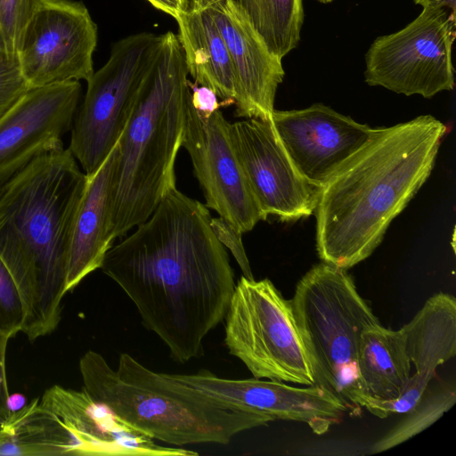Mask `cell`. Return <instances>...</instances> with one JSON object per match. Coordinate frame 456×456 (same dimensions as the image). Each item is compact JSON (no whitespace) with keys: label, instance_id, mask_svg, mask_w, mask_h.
<instances>
[{"label":"cell","instance_id":"6da1fadb","mask_svg":"<svg viewBox=\"0 0 456 456\" xmlns=\"http://www.w3.org/2000/svg\"><path fill=\"white\" fill-rule=\"evenodd\" d=\"M210 220L206 205L173 188L132 234L112 245L100 268L181 363L202 354L203 340L224 321L235 287Z\"/></svg>","mask_w":456,"mask_h":456},{"label":"cell","instance_id":"7a4b0ae2","mask_svg":"<svg viewBox=\"0 0 456 456\" xmlns=\"http://www.w3.org/2000/svg\"><path fill=\"white\" fill-rule=\"evenodd\" d=\"M446 133L431 115L376 128L322 187L315 211L322 262L346 270L371 255L430 175Z\"/></svg>","mask_w":456,"mask_h":456},{"label":"cell","instance_id":"3957f363","mask_svg":"<svg viewBox=\"0 0 456 456\" xmlns=\"http://www.w3.org/2000/svg\"><path fill=\"white\" fill-rule=\"evenodd\" d=\"M86 181L62 147L37 157L0 189V259L20 292L21 332L30 342L53 333L61 322L73 226Z\"/></svg>","mask_w":456,"mask_h":456},{"label":"cell","instance_id":"277c9868","mask_svg":"<svg viewBox=\"0 0 456 456\" xmlns=\"http://www.w3.org/2000/svg\"><path fill=\"white\" fill-rule=\"evenodd\" d=\"M188 75L178 36L162 34L116 144L110 210L114 240L148 219L175 188V165L191 95Z\"/></svg>","mask_w":456,"mask_h":456},{"label":"cell","instance_id":"5b68a950","mask_svg":"<svg viewBox=\"0 0 456 456\" xmlns=\"http://www.w3.org/2000/svg\"><path fill=\"white\" fill-rule=\"evenodd\" d=\"M83 388L136 430L168 444H227L239 433L274 419L229 404L159 373L127 353L113 370L94 350L79 360Z\"/></svg>","mask_w":456,"mask_h":456},{"label":"cell","instance_id":"8992f818","mask_svg":"<svg viewBox=\"0 0 456 456\" xmlns=\"http://www.w3.org/2000/svg\"><path fill=\"white\" fill-rule=\"evenodd\" d=\"M291 306L314 385L337 396L357 415V359L362 333L380 324L345 269L313 266L297 284Z\"/></svg>","mask_w":456,"mask_h":456},{"label":"cell","instance_id":"52a82bcc","mask_svg":"<svg viewBox=\"0 0 456 456\" xmlns=\"http://www.w3.org/2000/svg\"><path fill=\"white\" fill-rule=\"evenodd\" d=\"M224 344L254 378L313 386L291 306L269 279L241 276L225 316Z\"/></svg>","mask_w":456,"mask_h":456},{"label":"cell","instance_id":"ba28073f","mask_svg":"<svg viewBox=\"0 0 456 456\" xmlns=\"http://www.w3.org/2000/svg\"><path fill=\"white\" fill-rule=\"evenodd\" d=\"M161 40L162 35L144 32L118 41L107 62L86 81L69 147L86 176L97 172L117 144Z\"/></svg>","mask_w":456,"mask_h":456},{"label":"cell","instance_id":"9c48e42d","mask_svg":"<svg viewBox=\"0 0 456 456\" xmlns=\"http://www.w3.org/2000/svg\"><path fill=\"white\" fill-rule=\"evenodd\" d=\"M456 14L423 8L401 30L377 37L365 54V81L407 96L431 98L454 86Z\"/></svg>","mask_w":456,"mask_h":456},{"label":"cell","instance_id":"30bf717a","mask_svg":"<svg viewBox=\"0 0 456 456\" xmlns=\"http://www.w3.org/2000/svg\"><path fill=\"white\" fill-rule=\"evenodd\" d=\"M96 44L97 27L81 2L39 0L16 54L28 87L87 81Z\"/></svg>","mask_w":456,"mask_h":456},{"label":"cell","instance_id":"8fae6325","mask_svg":"<svg viewBox=\"0 0 456 456\" xmlns=\"http://www.w3.org/2000/svg\"><path fill=\"white\" fill-rule=\"evenodd\" d=\"M229 124L219 110L208 118L201 117L189 100L182 146L191 159L206 207L243 233L267 216L255 200L233 150Z\"/></svg>","mask_w":456,"mask_h":456},{"label":"cell","instance_id":"7c38bea8","mask_svg":"<svg viewBox=\"0 0 456 456\" xmlns=\"http://www.w3.org/2000/svg\"><path fill=\"white\" fill-rule=\"evenodd\" d=\"M230 139L263 213L296 221L316 209L322 188L296 169L271 120L246 118L229 124Z\"/></svg>","mask_w":456,"mask_h":456},{"label":"cell","instance_id":"4fadbf2b","mask_svg":"<svg viewBox=\"0 0 456 456\" xmlns=\"http://www.w3.org/2000/svg\"><path fill=\"white\" fill-rule=\"evenodd\" d=\"M80 94L77 80L28 88L0 118V189L39 155L63 147Z\"/></svg>","mask_w":456,"mask_h":456},{"label":"cell","instance_id":"5bb4252c","mask_svg":"<svg viewBox=\"0 0 456 456\" xmlns=\"http://www.w3.org/2000/svg\"><path fill=\"white\" fill-rule=\"evenodd\" d=\"M271 121L296 169L320 188L376 130L319 103L302 110H274Z\"/></svg>","mask_w":456,"mask_h":456},{"label":"cell","instance_id":"9a60e30c","mask_svg":"<svg viewBox=\"0 0 456 456\" xmlns=\"http://www.w3.org/2000/svg\"><path fill=\"white\" fill-rule=\"evenodd\" d=\"M170 376L216 400L268 415L274 420L305 423L316 435L325 434L349 413L337 396L315 385L297 387L271 379H225L205 370Z\"/></svg>","mask_w":456,"mask_h":456},{"label":"cell","instance_id":"2e32d148","mask_svg":"<svg viewBox=\"0 0 456 456\" xmlns=\"http://www.w3.org/2000/svg\"><path fill=\"white\" fill-rule=\"evenodd\" d=\"M40 405L61 423L73 443V455L194 456L198 452L158 444L94 399L84 388L54 385Z\"/></svg>","mask_w":456,"mask_h":456},{"label":"cell","instance_id":"e0dca14e","mask_svg":"<svg viewBox=\"0 0 456 456\" xmlns=\"http://www.w3.org/2000/svg\"><path fill=\"white\" fill-rule=\"evenodd\" d=\"M229 52L235 76L236 115L271 120L285 72L274 55L231 0H203Z\"/></svg>","mask_w":456,"mask_h":456},{"label":"cell","instance_id":"ac0fdd59","mask_svg":"<svg viewBox=\"0 0 456 456\" xmlns=\"http://www.w3.org/2000/svg\"><path fill=\"white\" fill-rule=\"evenodd\" d=\"M117 147L112 149L97 172L88 177L71 236L66 291L73 290L88 274L101 268L112 247L110 210Z\"/></svg>","mask_w":456,"mask_h":456},{"label":"cell","instance_id":"d6986e66","mask_svg":"<svg viewBox=\"0 0 456 456\" xmlns=\"http://www.w3.org/2000/svg\"><path fill=\"white\" fill-rule=\"evenodd\" d=\"M175 20L188 73L196 84L211 88L225 102L234 103L236 84L232 60L203 0H191Z\"/></svg>","mask_w":456,"mask_h":456},{"label":"cell","instance_id":"ffe728a7","mask_svg":"<svg viewBox=\"0 0 456 456\" xmlns=\"http://www.w3.org/2000/svg\"><path fill=\"white\" fill-rule=\"evenodd\" d=\"M411 364L400 330L380 324L369 328L361 337L358 351L361 395L380 400L396 398L409 381Z\"/></svg>","mask_w":456,"mask_h":456},{"label":"cell","instance_id":"44dd1931","mask_svg":"<svg viewBox=\"0 0 456 456\" xmlns=\"http://www.w3.org/2000/svg\"><path fill=\"white\" fill-rule=\"evenodd\" d=\"M415 371L435 376L438 366L456 354V299L445 292L429 297L400 329Z\"/></svg>","mask_w":456,"mask_h":456},{"label":"cell","instance_id":"7402d4cb","mask_svg":"<svg viewBox=\"0 0 456 456\" xmlns=\"http://www.w3.org/2000/svg\"><path fill=\"white\" fill-rule=\"evenodd\" d=\"M3 427L7 432L0 455H73V443L61 423L35 398L12 411Z\"/></svg>","mask_w":456,"mask_h":456},{"label":"cell","instance_id":"603a6c76","mask_svg":"<svg viewBox=\"0 0 456 456\" xmlns=\"http://www.w3.org/2000/svg\"><path fill=\"white\" fill-rule=\"evenodd\" d=\"M268 49L282 59L300 41L302 0H231Z\"/></svg>","mask_w":456,"mask_h":456},{"label":"cell","instance_id":"cb8c5ba5","mask_svg":"<svg viewBox=\"0 0 456 456\" xmlns=\"http://www.w3.org/2000/svg\"><path fill=\"white\" fill-rule=\"evenodd\" d=\"M455 402L454 387H443L435 391L426 389L415 407L406 413V418L374 443L370 452L387 451L415 436L438 420Z\"/></svg>","mask_w":456,"mask_h":456},{"label":"cell","instance_id":"d4e9b609","mask_svg":"<svg viewBox=\"0 0 456 456\" xmlns=\"http://www.w3.org/2000/svg\"><path fill=\"white\" fill-rule=\"evenodd\" d=\"M431 375L414 372L399 396L391 400H380L370 397L364 394L357 399L360 408H365L368 411L380 419L387 418L392 414H406L411 411L421 399L428 388Z\"/></svg>","mask_w":456,"mask_h":456},{"label":"cell","instance_id":"484cf974","mask_svg":"<svg viewBox=\"0 0 456 456\" xmlns=\"http://www.w3.org/2000/svg\"><path fill=\"white\" fill-rule=\"evenodd\" d=\"M39 0H0V38L6 54L16 56L22 35Z\"/></svg>","mask_w":456,"mask_h":456},{"label":"cell","instance_id":"4316f807","mask_svg":"<svg viewBox=\"0 0 456 456\" xmlns=\"http://www.w3.org/2000/svg\"><path fill=\"white\" fill-rule=\"evenodd\" d=\"M24 309L18 288L0 259V330L10 339L21 332Z\"/></svg>","mask_w":456,"mask_h":456},{"label":"cell","instance_id":"83f0119b","mask_svg":"<svg viewBox=\"0 0 456 456\" xmlns=\"http://www.w3.org/2000/svg\"><path fill=\"white\" fill-rule=\"evenodd\" d=\"M28 89L19 68L17 56L0 54V118Z\"/></svg>","mask_w":456,"mask_h":456},{"label":"cell","instance_id":"f1b7e54d","mask_svg":"<svg viewBox=\"0 0 456 456\" xmlns=\"http://www.w3.org/2000/svg\"><path fill=\"white\" fill-rule=\"evenodd\" d=\"M210 225L217 240L232 254L243 276L248 279H254L249 261L242 243V233L221 216L211 217Z\"/></svg>","mask_w":456,"mask_h":456},{"label":"cell","instance_id":"f546056e","mask_svg":"<svg viewBox=\"0 0 456 456\" xmlns=\"http://www.w3.org/2000/svg\"><path fill=\"white\" fill-rule=\"evenodd\" d=\"M191 91V104L193 109L204 118L210 117L215 111L219 110L220 103L218 96L209 87L198 86L189 81Z\"/></svg>","mask_w":456,"mask_h":456},{"label":"cell","instance_id":"4dcf8cb0","mask_svg":"<svg viewBox=\"0 0 456 456\" xmlns=\"http://www.w3.org/2000/svg\"><path fill=\"white\" fill-rule=\"evenodd\" d=\"M9 338L0 330V425L9 418L11 414L10 394L8 388L5 357Z\"/></svg>","mask_w":456,"mask_h":456},{"label":"cell","instance_id":"1f68e13d","mask_svg":"<svg viewBox=\"0 0 456 456\" xmlns=\"http://www.w3.org/2000/svg\"><path fill=\"white\" fill-rule=\"evenodd\" d=\"M155 8L166 12L172 16L174 19H177L182 14L189 4L187 0H147Z\"/></svg>","mask_w":456,"mask_h":456},{"label":"cell","instance_id":"d6a6232c","mask_svg":"<svg viewBox=\"0 0 456 456\" xmlns=\"http://www.w3.org/2000/svg\"><path fill=\"white\" fill-rule=\"evenodd\" d=\"M414 3L423 8H443L456 14V0H414Z\"/></svg>","mask_w":456,"mask_h":456},{"label":"cell","instance_id":"836d02e7","mask_svg":"<svg viewBox=\"0 0 456 456\" xmlns=\"http://www.w3.org/2000/svg\"><path fill=\"white\" fill-rule=\"evenodd\" d=\"M7 437V432L3 425H0V445L5 441Z\"/></svg>","mask_w":456,"mask_h":456},{"label":"cell","instance_id":"e575fe53","mask_svg":"<svg viewBox=\"0 0 456 456\" xmlns=\"http://www.w3.org/2000/svg\"><path fill=\"white\" fill-rule=\"evenodd\" d=\"M1 53H5V52L4 50V47H3V45H2V41H1V38H0V54Z\"/></svg>","mask_w":456,"mask_h":456},{"label":"cell","instance_id":"d590c367","mask_svg":"<svg viewBox=\"0 0 456 456\" xmlns=\"http://www.w3.org/2000/svg\"><path fill=\"white\" fill-rule=\"evenodd\" d=\"M317 1L320 3H322V4H328V3L332 2L333 0H317Z\"/></svg>","mask_w":456,"mask_h":456},{"label":"cell","instance_id":"8d00e7d4","mask_svg":"<svg viewBox=\"0 0 456 456\" xmlns=\"http://www.w3.org/2000/svg\"><path fill=\"white\" fill-rule=\"evenodd\" d=\"M195 1H202V0H195Z\"/></svg>","mask_w":456,"mask_h":456}]
</instances>
